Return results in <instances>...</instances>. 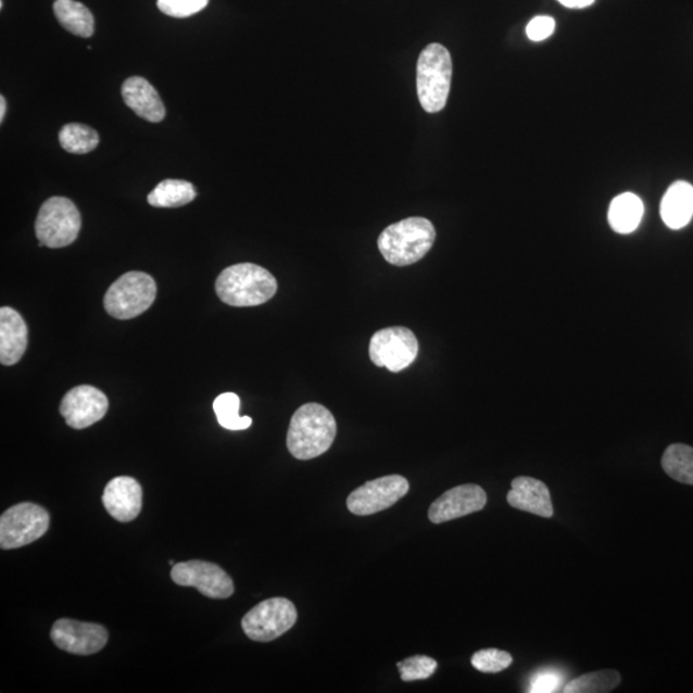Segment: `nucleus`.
Returning <instances> with one entry per match:
<instances>
[{"instance_id": "nucleus-29", "label": "nucleus", "mask_w": 693, "mask_h": 693, "mask_svg": "<svg viewBox=\"0 0 693 693\" xmlns=\"http://www.w3.org/2000/svg\"><path fill=\"white\" fill-rule=\"evenodd\" d=\"M210 0H158L159 10L169 17L186 18L206 9Z\"/></svg>"}, {"instance_id": "nucleus-24", "label": "nucleus", "mask_w": 693, "mask_h": 693, "mask_svg": "<svg viewBox=\"0 0 693 693\" xmlns=\"http://www.w3.org/2000/svg\"><path fill=\"white\" fill-rule=\"evenodd\" d=\"M621 677L617 670L607 669L595 671L576 678L564 685L565 693H606L617 689Z\"/></svg>"}, {"instance_id": "nucleus-15", "label": "nucleus", "mask_w": 693, "mask_h": 693, "mask_svg": "<svg viewBox=\"0 0 693 693\" xmlns=\"http://www.w3.org/2000/svg\"><path fill=\"white\" fill-rule=\"evenodd\" d=\"M105 511L119 522L136 520L143 505V491L138 480L117 477L105 486L103 496Z\"/></svg>"}, {"instance_id": "nucleus-16", "label": "nucleus", "mask_w": 693, "mask_h": 693, "mask_svg": "<svg viewBox=\"0 0 693 693\" xmlns=\"http://www.w3.org/2000/svg\"><path fill=\"white\" fill-rule=\"evenodd\" d=\"M507 502L518 511L551 518L554 515L553 500L546 484L529 477L515 478L512 491L507 493Z\"/></svg>"}, {"instance_id": "nucleus-1", "label": "nucleus", "mask_w": 693, "mask_h": 693, "mask_svg": "<svg viewBox=\"0 0 693 693\" xmlns=\"http://www.w3.org/2000/svg\"><path fill=\"white\" fill-rule=\"evenodd\" d=\"M337 436L333 414L320 403H306L292 416L287 445L297 459H313L328 452Z\"/></svg>"}, {"instance_id": "nucleus-26", "label": "nucleus", "mask_w": 693, "mask_h": 693, "mask_svg": "<svg viewBox=\"0 0 693 693\" xmlns=\"http://www.w3.org/2000/svg\"><path fill=\"white\" fill-rule=\"evenodd\" d=\"M240 399L236 393H223L214 401L217 421L224 429L245 430L252 426L250 416H239Z\"/></svg>"}, {"instance_id": "nucleus-8", "label": "nucleus", "mask_w": 693, "mask_h": 693, "mask_svg": "<svg viewBox=\"0 0 693 693\" xmlns=\"http://www.w3.org/2000/svg\"><path fill=\"white\" fill-rule=\"evenodd\" d=\"M299 618L292 601L274 597L263 601L247 613L242 628L247 638L257 642H270L291 629Z\"/></svg>"}, {"instance_id": "nucleus-3", "label": "nucleus", "mask_w": 693, "mask_h": 693, "mask_svg": "<svg viewBox=\"0 0 693 693\" xmlns=\"http://www.w3.org/2000/svg\"><path fill=\"white\" fill-rule=\"evenodd\" d=\"M434 225L428 218L408 217L389 225L378 239V249L387 263L414 265L426 257L436 242Z\"/></svg>"}, {"instance_id": "nucleus-22", "label": "nucleus", "mask_w": 693, "mask_h": 693, "mask_svg": "<svg viewBox=\"0 0 693 693\" xmlns=\"http://www.w3.org/2000/svg\"><path fill=\"white\" fill-rule=\"evenodd\" d=\"M197 197L192 182L186 180L167 179L161 181L150 194L148 203L159 209H176L186 206Z\"/></svg>"}, {"instance_id": "nucleus-14", "label": "nucleus", "mask_w": 693, "mask_h": 693, "mask_svg": "<svg viewBox=\"0 0 693 693\" xmlns=\"http://www.w3.org/2000/svg\"><path fill=\"white\" fill-rule=\"evenodd\" d=\"M487 493L477 484H463L444 492L429 508V520L434 525L463 518L483 511Z\"/></svg>"}, {"instance_id": "nucleus-20", "label": "nucleus", "mask_w": 693, "mask_h": 693, "mask_svg": "<svg viewBox=\"0 0 693 693\" xmlns=\"http://www.w3.org/2000/svg\"><path fill=\"white\" fill-rule=\"evenodd\" d=\"M643 203L639 196L623 193L615 197L609 209V224L619 235H631L639 228L643 216Z\"/></svg>"}, {"instance_id": "nucleus-25", "label": "nucleus", "mask_w": 693, "mask_h": 693, "mask_svg": "<svg viewBox=\"0 0 693 693\" xmlns=\"http://www.w3.org/2000/svg\"><path fill=\"white\" fill-rule=\"evenodd\" d=\"M60 144L68 153L85 154L94 151L99 144L98 133L83 124H68L60 131Z\"/></svg>"}, {"instance_id": "nucleus-30", "label": "nucleus", "mask_w": 693, "mask_h": 693, "mask_svg": "<svg viewBox=\"0 0 693 693\" xmlns=\"http://www.w3.org/2000/svg\"><path fill=\"white\" fill-rule=\"evenodd\" d=\"M565 676L563 671L546 668L537 671L530 680L528 692L530 693H554L564 689Z\"/></svg>"}, {"instance_id": "nucleus-13", "label": "nucleus", "mask_w": 693, "mask_h": 693, "mask_svg": "<svg viewBox=\"0 0 693 693\" xmlns=\"http://www.w3.org/2000/svg\"><path fill=\"white\" fill-rule=\"evenodd\" d=\"M109 406L108 395L98 388L79 386L71 389L63 398L60 413L68 427L81 430L101 421L108 414Z\"/></svg>"}, {"instance_id": "nucleus-31", "label": "nucleus", "mask_w": 693, "mask_h": 693, "mask_svg": "<svg viewBox=\"0 0 693 693\" xmlns=\"http://www.w3.org/2000/svg\"><path fill=\"white\" fill-rule=\"evenodd\" d=\"M556 23L550 16H537L527 26L528 38L532 41L546 40L555 33Z\"/></svg>"}, {"instance_id": "nucleus-18", "label": "nucleus", "mask_w": 693, "mask_h": 693, "mask_svg": "<svg viewBox=\"0 0 693 693\" xmlns=\"http://www.w3.org/2000/svg\"><path fill=\"white\" fill-rule=\"evenodd\" d=\"M27 349V327L16 310L0 308V363L16 365Z\"/></svg>"}, {"instance_id": "nucleus-23", "label": "nucleus", "mask_w": 693, "mask_h": 693, "mask_svg": "<svg viewBox=\"0 0 693 693\" xmlns=\"http://www.w3.org/2000/svg\"><path fill=\"white\" fill-rule=\"evenodd\" d=\"M664 471L671 479L693 486V449L688 444L669 445L662 458Z\"/></svg>"}, {"instance_id": "nucleus-19", "label": "nucleus", "mask_w": 693, "mask_h": 693, "mask_svg": "<svg viewBox=\"0 0 693 693\" xmlns=\"http://www.w3.org/2000/svg\"><path fill=\"white\" fill-rule=\"evenodd\" d=\"M664 224L673 230L688 226L693 216V187L688 181L671 184L662 201Z\"/></svg>"}, {"instance_id": "nucleus-32", "label": "nucleus", "mask_w": 693, "mask_h": 693, "mask_svg": "<svg viewBox=\"0 0 693 693\" xmlns=\"http://www.w3.org/2000/svg\"><path fill=\"white\" fill-rule=\"evenodd\" d=\"M558 3L571 10H583L591 7L596 0H557Z\"/></svg>"}, {"instance_id": "nucleus-5", "label": "nucleus", "mask_w": 693, "mask_h": 693, "mask_svg": "<svg viewBox=\"0 0 693 693\" xmlns=\"http://www.w3.org/2000/svg\"><path fill=\"white\" fill-rule=\"evenodd\" d=\"M158 285L151 275L130 272L110 287L104 295V308L118 320H130L153 305Z\"/></svg>"}, {"instance_id": "nucleus-4", "label": "nucleus", "mask_w": 693, "mask_h": 693, "mask_svg": "<svg viewBox=\"0 0 693 693\" xmlns=\"http://www.w3.org/2000/svg\"><path fill=\"white\" fill-rule=\"evenodd\" d=\"M452 80L451 54L441 45H429L420 53L416 67L417 96L424 111L440 112L445 108Z\"/></svg>"}, {"instance_id": "nucleus-2", "label": "nucleus", "mask_w": 693, "mask_h": 693, "mask_svg": "<svg viewBox=\"0 0 693 693\" xmlns=\"http://www.w3.org/2000/svg\"><path fill=\"white\" fill-rule=\"evenodd\" d=\"M216 293L226 305L254 307L270 301L278 291V281L266 268L254 264L226 267L216 280Z\"/></svg>"}, {"instance_id": "nucleus-6", "label": "nucleus", "mask_w": 693, "mask_h": 693, "mask_svg": "<svg viewBox=\"0 0 693 693\" xmlns=\"http://www.w3.org/2000/svg\"><path fill=\"white\" fill-rule=\"evenodd\" d=\"M81 229V216L73 201L65 197L49 198L39 210L35 235L48 249L73 244Z\"/></svg>"}, {"instance_id": "nucleus-17", "label": "nucleus", "mask_w": 693, "mask_h": 693, "mask_svg": "<svg viewBox=\"0 0 693 693\" xmlns=\"http://www.w3.org/2000/svg\"><path fill=\"white\" fill-rule=\"evenodd\" d=\"M122 93L127 108L146 122L161 123L165 118L164 102H162L158 90L143 77H129L123 85Z\"/></svg>"}, {"instance_id": "nucleus-12", "label": "nucleus", "mask_w": 693, "mask_h": 693, "mask_svg": "<svg viewBox=\"0 0 693 693\" xmlns=\"http://www.w3.org/2000/svg\"><path fill=\"white\" fill-rule=\"evenodd\" d=\"M51 639L63 652L87 656L101 652L108 645L109 632L103 626L60 619L52 627Z\"/></svg>"}, {"instance_id": "nucleus-7", "label": "nucleus", "mask_w": 693, "mask_h": 693, "mask_svg": "<svg viewBox=\"0 0 693 693\" xmlns=\"http://www.w3.org/2000/svg\"><path fill=\"white\" fill-rule=\"evenodd\" d=\"M49 521L51 518L46 508L32 502L10 507L0 518V547L27 546L48 532Z\"/></svg>"}, {"instance_id": "nucleus-28", "label": "nucleus", "mask_w": 693, "mask_h": 693, "mask_svg": "<svg viewBox=\"0 0 693 693\" xmlns=\"http://www.w3.org/2000/svg\"><path fill=\"white\" fill-rule=\"evenodd\" d=\"M513 664V656L499 648L479 650L471 657V666L483 673H500Z\"/></svg>"}, {"instance_id": "nucleus-21", "label": "nucleus", "mask_w": 693, "mask_h": 693, "mask_svg": "<svg viewBox=\"0 0 693 693\" xmlns=\"http://www.w3.org/2000/svg\"><path fill=\"white\" fill-rule=\"evenodd\" d=\"M54 14L63 28L80 38H90L94 34V17L85 7L76 0H55Z\"/></svg>"}, {"instance_id": "nucleus-27", "label": "nucleus", "mask_w": 693, "mask_h": 693, "mask_svg": "<svg viewBox=\"0 0 693 693\" xmlns=\"http://www.w3.org/2000/svg\"><path fill=\"white\" fill-rule=\"evenodd\" d=\"M398 668L403 682L421 681L436 673L438 663L429 656L416 655L398 663Z\"/></svg>"}, {"instance_id": "nucleus-11", "label": "nucleus", "mask_w": 693, "mask_h": 693, "mask_svg": "<svg viewBox=\"0 0 693 693\" xmlns=\"http://www.w3.org/2000/svg\"><path fill=\"white\" fill-rule=\"evenodd\" d=\"M172 578L176 584L193 587L209 598H229L235 593V583L228 572L207 562L190 560L175 564Z\"/></svg>"}, {"instance_id": "nucleus-9", "label": "nucleus", "mask_w": 693, "mask_h": 693, "mask_svg": "<svg viewBox=\"0 0 693 693\" xmlns=\"http://www.w3.org/2000/svg\"><path fill=\"white\" fill-rule=\"evenodd\" d=\"M419 342L413 330L403 327L386 328L371 337L369 355L374 365L400 373L414 363Z\"/></svg>"}, {"instance_id": "nucleus-10", "label": "nucleus", "mask_w": 693, "mask_h": 693, "mask_svg": "<svg viewBox=\"0 0 693 693\" xmlns=\"http://www.w3.org/2000/svg\"><path fill=\"white\" fill-rule=\"evenodd\" d=\"M408 490L410 483L405 477L398 474L381 477L353 491L346 500V507L352 514L358 516L378 514L398 504L406 496Z\"/></svg>"}, {"instance_id": "nucleus-33", "label": "nucleus", "mask_w": 693, "mask_h": 693, "mask_svg": "<svg viewBox=\"0 0 693 693\" xmlns=\"http://www.w3.org/2000/svg\"><path fill=\"white\" fill-rule=\"evenodd\" d=\"M7 112V102L3 96H0V123L4 122V116Z\"/></svg>"}]
</instances>
